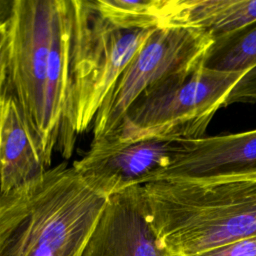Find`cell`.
<instances>
[{"instance_id":"obj_2","label":"cell","mask_w":256,"mask_h":256,"mask_svg":"<svg viewBox=\"0 0 256 256\" xmlns=\"http://www.w3.org/2000/svg\"><path fill=\"white\" fill-rule=\"evenodd\" d=\"M107 199L66 163L0 193V256H81Z\"/></svg>"},{"instance_id":"obj_19","label":"cell","mask_w":256,"mask_h":256,"mask_svg":"<svg viewBox=\"0 0 256 256\" xmlns=\"http://www.w3.org/2000/svg\"><path fill=\"white\" fill-rule=\"evenodd\" d=\"M168 256H182V255H175V254H169Z\"/></svg>"},{"instance_id":"obj_3","label":"cell","mask_w":256,"mask_h":256,"mask_svg":"<svg viewBox=\"0 0 256 256\" xmlns=\"http://www.w3.org/2000/svg\"><path fill=\"white\" fill-rule=\"evenodd\" d=\"M68 9V86L58 142L65 158L72 155L77 135L89 128L126 66L156 29L119 28L90 0H69Z\"/></svg>"},{"instance_id":"obj_8","label":"cell","mask_w":256,"mask_h":256,"mask_svg":"<svg viewBox=\"0 0 256 256\" xmlns=\"http://www.w3.org/2000/svg\"><path fill=\"white\" fill-rule=\"evenodd\" d=\"M146 213L141 186L108 197L81 256H168Z\"/></svg>"},{"instance_id":"obj_1","label":"cell","mask_w":256,"mask_h":256,"mask_svg":"<svg viewBox=\"0 0 256 256\" xmlns=\"http://www.w3.org/2000/svg\"><path fill=\"white\" fill-rule=\"evenodd\" d=\"M141 193L169 254L192 256L256 235V176L169 178L141 186Z\"/></svg>"},{"instance_id":"obj_12","label":"cell","mask_w":256,"mask_h":256,"mask_svg":"<svg viewBox=\"0 0 256 256\" xmlns=\"http://www.w3.org/2000/svg\"><path fill=\"white\" fill-rule=\"evenodd\" d=\"M255 20L256 0H166L160 28H196L215 39Z\"/></svg>"},{"instance_id":"obj_11","label":"cell","mask_w":256,"mask_h":256,"mask_svg":"<svg viewBox=\"0 0 256 256\" xmlns=\"http://www.w3.org/2000/svg\"><path fill=\"white\" fill-rule=\"evenodd\" d=\"M70 49V18L67 0H56L52 39L44 89V107L38 145L49 168L58 145L66 104Z\"/></svg>"},{"instance_id":"obj_4","label":"cell","mask_w":256,"mask_h":256,"mask_svg":"<svg viewBox=\"0 0 256 256\" xmlns=\"http://www.w3.org/2000/svg\"><path fill=\"white\" fill-rule=\"evenodd\" d=\"M245 72L215 71L199 63L167 77L133 102L117 131L108 137H161L174 141L203 137Z\"/></svg>"},{"instance_id":"obj_5","label":"cell","mask_w":256,"mask_h":256,"mask_svg":"<svg viewBox=\"0 0 256 256\" xmlns=\"http://www.w3.org/2000/svg\"><path fill=\"white\" fill-rule=\"evenodd\" d=\"M213 42L187 27L156 28L126 66L93 121V140L113 135L133 102L148 88L202 62Z\"/></svg>"},{"instance_id":"obj_16","label":"cell","mask_w":256,"mask_h":256,"mask_svg":"<svg viewBox=\"0 0 256 256\" xmlns=\"http://www.w3.org/2000/svg\"><path fill=\"white\" fill-rule=\"evenodd\" d=\"M192 256H256V235Z\"/></svg>"},{"instance_id":"obj_6","label":"cell","mask_w":256,"mask_h":256,"mask_svg":"<svg viewBox=\"0 0 256 256\" xmlns=\"http://www.w3.org/2000/svg\"><path fill=\"white\" fill-rule=\"evenodd\" d=\"M55 8L56 0H13L8 20V91L18 101L37 142L43 119Z\"/></svg>"},{"instance_id":"obj_10","label":"cell","mask_w":256,"mask_h":256,"mask_svg":"<svg viewBox=\"0 0 256 256\" xmlns=\"http://www.w3.org/2000/svg\"><path fill=\"white\" fill-rule=\"evenodd\" d=\"M47 169L18 101L7 93L0 100V193L39 181Z\"/></svg>"},{"instance_id":"obj_18","label":"cell","mask_w":256,"mask_h":256,"mask_svg":"<svg viewBox=\"0 0 256 256\" xmlns=\"http://www.w3.org/2000/svg\"><path fill=\"white\" fill-rule=\"evenodd\" d=\"M13 0H0V23L9 19L12 11Z\"/></svg>"},{"instance_id":"obj_17","label":"cell","mask_w":256,"mask_h":256,"mask_svg":"<svg viewBox=\"0 0 256 256\" xmlns=\"http://www.w3.org/2000/svg\"><path fill=\"white\" fill-rule=\"evenodd\" d=\"M8 20L0 23V100L8 92V77H9V22Z\"/></svg>"},{"instance_id":"obj_15","label":"cell","mask_w":256,"mask_h":256,"mask_svg":"<svg viewBox=\"0 0 256 256\" xmlns=\"http://www.w3.org/2000/svg\"><path fill=\"white\" fill-rule=\"evenodd\" d=\"M256 102V65L248 69L229 93L225 106L235 103Z\"/></svg>"},{"instance_id":"obj_9","label":"cell","mask_w":256,"mask_h":256,"mask_svg":"<svg viewBox=\"0 0 256 256\" xmlns=\"http://www.w3.org/2000/svg\"><path fill=\"white\" fill-rule=\"evenodd\" d=\"M256 176V129L177 141L159 180Z\"/></svg>"},{"instance_id":"obj_14","label":"cell","mask_w":256,"mask_h":256,"mask_svg":"<svg viewBox=\"0 0 256 256\" xmlns=\"http://www.w3.org/2000/svg\"><path fill=\"white\" fill-rule=\"evenodd\" d=\"M93 7L111 24L123 29L160 28L166 0H96Z\"/></svg>"},{"instance_id":"obj_13","label":"cell","mask_w":256,"mask_h":256,"mask_svg":"<svg viewBox=\"0 0 256 256\" xmlns=\"http://www.w3.org/2000/svg\"><path fill=\"white\" fill-rule=\"evenodd\" d=\"M202 66L222 72H245L256 65V20L213 39Z\"/></svg>"},{"instance_id":"obj_7","label":"cell","mask_w":256,"mask_h":256,"mask_svg":"<svg viewBox=\"0 0 256 256\" xmlns=\"http://www.w3.org/2000/svg\"><path fill=\"white\" fill-rule=\"evenodd\" d=\"M177 141L161 137L92 141L72 166L95 192L109 197L125 189L158 181L169 164Z\"/></svg>"}]
</instances>
